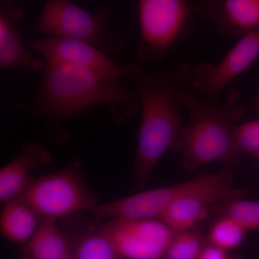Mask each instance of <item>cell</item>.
I'll return each mask as SVG.
<instances>
[{"instance_id":"cell-3","label":"cell","mask_w":259,"mask_h":259,"mask_svg":"<svg viewBox=\"0 0 259 259\" xmlns=\"http://www.w3.org/2000/svg\"><path fill=\"white\" fill-rule=\"evenodd\" d=\"M241 92L231 89L223 102L201 99L191 90L180 93L181 107L189 113L173 151L180 153L182 170L193 173L209 163L236 166L240 156L235 144L237 123L246 109L239 102Z\"/></svg>"},{"instance_id":"cell-19","label":"cell","mask_w":259,"mask_h":259,"mask_svg":"<svg viewBox=\"0 0 259 259\" xmlns=\"http://www.w3.org/2000/svg\"><path fill=\"white\" fill-rule=\"evenodd\" d=\"M74 259H122L110 240L101 232L87 233L80 238L74 250Z\"/></svg>"},{"instance_id":"cell-1","label":"cell","mask_w":259,"mask_h":259,"mask_svg":"<svg viewBox=\"0 0 259 259\" xmlns=\"http://www.w3.org/2000/svg\"><path fill=\"white\" fill-rule=\"evenodd\" d=\"M40 88L29 111L44 121L54 138L66 140L63 125L90 108L108 105L112 120L123 122L140 112L137 91L123 81H115L93 70L46 61Z\"/></svg>"},{"instance_id":"cell-16","label":"cell","mask_w":259,"mask_h":259,"mask_svg":"<svg viewBox=\"0 0 259 259\" xmlns=\"http://www.w3.org/2000/svg\"><path fill=\"white\" fill-rule=\"evenodd\" d=\"M42 218L21 199L4 204L0 214V231L8 241L25 245L40 226Z\"/></svg>"},{"instance_id":"cell-7","label":"cell","mask_w":259,"mask_h":259,"mask_svg":"<svg viewBox=\"0 0 259 259\" xmlns=\"http://www.w3.org/2000/svg\"><path fill=\"white\" fill-rule=\"evenodd\" d=\"M138 5L141 32L138 59L144 63L162 61L190 20V3L185 0H140Z\"/></svg>"},{"instance_id":"cell-20","label":"cell","mask_w":259,"mask_h":259,"mask_svg":"<svg viewBox=\"0 0 259 259\" xmlns=\"http://www.w3.org/2000/svg\"><path fill=\"white\" fill-rule=\"evenodd\" d=\"M203 242L197 231L177 233L163 259H198L203 249Z\"/></svg>"},{"instance_id":"cell-8","label":"cell","mask_w":259,"mask_h":259,"mask_svg":"<svg viewBox=\"0 0 259 259\" xmlns=\"http://www.w3.org/2000/svg\"><path fill=\"white\" fill-rule=\"evenodd\" d=\"M259 56V29L240 38L217 64H182L189 90L207 100L220 102L225 89Z\"/></svg>"},{"instance_id":"cell-5","label":"cell","mask_w":259,"mask_h":259,"mask_svg":"<svg viewBox=\"0 0 259 259\" xmlns=\"http://www.w3.org/2000/svg\"><path fill=\"white\" fill-rule=\"evenodd\" d=\"M34 30L83 40L105 54H117L124 47L123 40L111 28L110 11L102 5L91 13L69 0H50Z\"/></svg>"},{"instance_id":"cell-12","label":"cell","mask_w":259,"mask_h":259,"mask_svg":"<svg viewBox=\"0 0 259 259\" xmlns=\"http://www.w3.org/2000/svg\"><path fill=\"white\" fill-rule=\"evenodd\" d=\"M52 155L40 141H27L20 152L0 169V202L18 198L31 185L32 172L47 166Z\"/></svg>"},{"instance_id":"cell-22","label":"cell","mask_w":259,"mask_h":259,"mask_svg":"<svg viewBox=\"0 0 259 259\" xmlns=\"http://www.w3.org/2000/svg\"><path fill=\"white\" fill-rule=\"evenodd\" d=\"M198 259H230L227 255L226 252L212 246L207 245L204 247L201 251Z\"/></svg>"},{"instance_id":"cell-23","label":"cell","mask_w":259,"mask_h":259,"mask_svg":"<svg viewBox=\"0 0 259 259\" xmlns=\"http://www.w3.org/2000/svg\"><path fill=\"white\" fill-rule=\"evenodd\" d=\"M255 107H256L257 111L259 113V94L256 97V100H255Z\"/></svg>"},{"instance_id":"cell-17","label":"cell","mask_w":259,"mask_h":259,"mask_svg":"<svg viewBox=\"0 0 259 259\" xmlns=\"http://www.w3.org/2000/svg\"><path fill=\"white\" fill-rule=\"evenodd\" d=\"M236 197L218 203L220 217L230 218L245 231L259 230V202Z\"/></svg>"},{"instance_id":"cell-11","label":"cell","mask_w":259,"mask_h":259,"mask_svg":"<svg viewBox=\"0 0 259 259\" xmlns=\"http://www.w3.org/2000/svg\"><path fill=\"white\" fill-rule=\"evenodd\" d=\"M196 12L227 36L242 37L259 29V0L201 2Z\"/></svg>"},{"instance_id":"cell-15","label":"cell","mask_w":259,"mask_h":259,"mask_svg":"<svg viewBox=\"0 0 259 259\" xmlns=\"http://www.w3.org/2000/svg\"><path fill=\"white\" fill-rule=\"evenodd\" d=\"M56 221L42 219L31 239L21 248L20 259H73L69 241Z\"/></svg>"},{"instance_id":"cell-21","label":"cell","mask_w":259,"mask_h":259,"mask_svg":"<svg viewBox=\"0 0 259 259\" xmlns=\"http://www.w3.org/2000/svg\"><path fill=\"white\" fill-rule=\"evenodd\" d=\"M235 144L240 155L252 154L256 157L259 154V120L237 125L235 130Z\"/></svg>"},{"instance_id":"cell-6","label":"cell","mask_w":259,"mask_h":259,"mask_svg":"<svg viewBox=\"0 0 259 259\" xmlns=\"http://www.w3.org/2000/svg\"><path fill=\"white\" fill-rule=\"evenodd\" d=\"M18 198L41 217L58 219L82 211H93L98 204L96 195L83 180L78 161L64 169L33 180Z\"/></svg>"},{"instance_id":"cell-24","label":"cell","mask_w":259,"mask_h":259,"mask_svg":"<svg viewBox=\"0 0 259 259\" xmlns=\"http://www.w3.org/2000/svg\"><path fill=\"white\" fill-rule=\"evenodd\" d=\"M256 158H258V161L259 163V154L258 155V156H256Z\"/></svg>"},{"instance_id":"cell-4","label":"cell","mask_w":259,"mask_h":259,"mask_svg":"<svg viewBox=\"0 0 259 259\" xmlns=\"http://www.w3.org/2000/svg\"><path fill=\"white\" fill-rule=\"evenodd\" d=\"M209 194L220 202L244 197L246 191L235 186L233 168L218 173L198 172L190 181L146 190L111 202L100 204L97 213L100 218L113 219H159L165 209L175 201L193 194Z\"/></svg>"},{"instance_id":"cell-18","label":"cell","mask_w":259,"mask_h":259,"mask_svg":"<svg viewBox=\"0 0 259 259\" xmlns=\"http://www.w3.org/2000/svg\"><path fill=\"white\" fill-rule=\"evenodd\" d=\"M246 231L230 218L219 217L209 228V245L225 252L234 250L243 243Z\"/></svg>"},{"instance_id":"cell-13","label":"cell","mask_w":259,"mask_h":259,"mask_svg":"<svg viewBox=\"0 0 259 259\" xmlns=\"http://www.w3.org/2000/svg\"><path fill=\"white\" fill-rule=\"evenodd\" d=\"M25 13L15 3H0V69L42 71L45 63L30 54L24 44L17 23L23 20Z\"/></svg>"},{"instance_id":"cell-2","label":"cell","mask_w":259,"mask_h":259,"mask_svg":"<svg viewBox=\"0 0 259 259\" xmlns=\"http://www.w3.org/2000/svg\"><path fill=\"white\" fill-rule=\"evenodd\" d=\"M121 79L137 91L141 112L134 176L144 188L168 150H173L183 122L179 95L189 90L182 64L175 69L148 71L137 64L121 66Z\"/></svg>"},{"instance_id":"cell-9","label":"cell","mask_w":259,"mask_h":259,"mask_svg":"<svg viewBox=\"0 0 259 259\" xmlns=\"http://www.w3.org/2000/svg\"><path fill=\"white\" fill-rule=\"evenodd\" d=\"M100 232L127 259H163L177 233L159 219H113Z\"/></svg>"},{"instance_id":"cell-14","label":"cell","mask_w":259,"mask_h":259,"mask_svg":"<svg viewBox=\"0 0 259 259\" xmlns=\"http://www.w3.org/2000/svg\"><path fill=\"white\" fill-rule=\"evenodd\" d=\"M218 203L220 201L209 194L187 196L170 204L159 220L176 233L192 231L208 218L211 206Z\"/></svg>"},{"instance_id":"cell-10","label":"cell","mask_w":259,"mask_h":259,"mask_svg":"<svg viewBox=\"0 0 259 259\" xmlns=\"http://www.w3.org/2000/svg\"><path fill=\"white\" fill-rule=\"evenodd\" d=\"M32 47L51 64L87 68L107 79L122 81L121 66L91 44L78 39L50 36L31 42Z\"/></svg>"}]
</instances>
